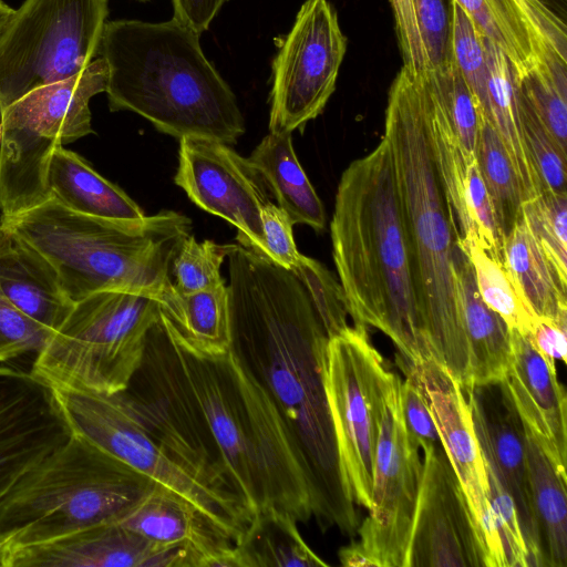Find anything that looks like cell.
Segmentation results:
<instances>
[{"label": "cell", "instance_id": "5b68a950", "mask_svg": "<svg viewBox=\"0 0 567 567\" xmlns=\"http://www.w3.org/2000/svg\"><path fill=\"white\" fill-rule=\"evenodd\" d=\"M199 35L174 19L107 21L99 56L107 70L110 110L134 112L178 140L236 144L245 133L244 116Z\"/></svg>", "mask_w": 567, "mask_h": 567}, {"label": "cell", "instance_id": "484cf974", "mask_svg": "<svg viewBox=\"0 0 567 567\" xmlns=\"http://www.w3.org/2000/svg\"><path fill=\"white\" fill-rule=\"evenodd\" d=\"M487 64V101L484 118L496 130L520 181L524 199L545 190L527 150L519 113L515 70L504 52L484 37Z\"/></svg>", "mask_w": 567, "mask_h": 567}, {"label": "cell", "instance_id": "7c38bea8", "mask_svg": "<svg viewBox=\"0 0 567 567\" xmlns=\"http://www.w3.org/2000/svg\"><path fill=\"white\" fill-rule=\"evenodd\" d=\"M394 377L367 327L349 326L329 337L324 390L339 462L355 504L367 509L384 400Z\"/></svg>", "mask_w": 567, "mask_h": 567}, {"label": "cell", "instance_id": "ee69618b", "mask_svg": "<svg viewBox=\"0 0 567 567\" xmlns=\"http://www.w3.org/2000/svg\"><path fill=\"white\" fill-rule=\"evenodd\" d=\"M50 334L20 312L0 289V363L29 352L38 353Z\"/></svg>", "mask_w": 567, "mask_h": 567}, {"label": "cell", "instance_id": "c3c4849f", "mask_svg": "<svg viewBox=\"0 0 567 567\" xmlns=\"http://www.w3.org/2000/svg\"><path fill=\"white\" fill-rule=\"evenodd\" d=\"M394 14L403 66L414 73L431 70L419 31L412 0H390Z\"/></svg>", "mask_w": 567, "mask_h": 567}, {"label": "cell", "instance_id": "3957f363", "mask_svg": "<svg viewBox=\"0 0 567 567\" xmlns=\"http://www.w3.org/2000/svg\"><path fill=\"white\" fill-rule=\"evenodd\" d=\"M426 104L424 73L402 66L389 91L383 137L393 159L429 348L466 389L471 365L456 275L460 234L432 156Z\"/></svg>", "mask_w": 567, "mask_h": 567}, {"label": "cell", "instance_id": "4fadbf2b", "mask_svg": "<svg viewBox=\"0 0 567 567\" xmlns=\"http://www.w3.org/2000/svg\"><path fill=\"white\" fill-rule=\"evenodd\" d=\"M272 60L269 132H303L336 90L347 50L337 13L328 0H306Z\"/></svg>", "mask_w": 567, "mask_h": 567}, {"label": "cell", "instance_id": "9a60e30c", "mask_svg": "<svg viewBox=\"0 0 567 567\" xmlns=\"http://www.w3.org/2000/svg\"><path fill=\"white\" fill-rule=\"evenodd\" d=\"M174 182L199 208L236 227L239 245L266 257L261 210L270 199L248 158L225 143L184 136Z\"/></svg>", "mask_w": 567, "mask_h": 567}, {"label": "cell", "instance_id": "e0dca14e", "mask_svg": "<svg viewBox=\"0 0 567 567\" xmlns=\"http://www.w3.org/2000/svg\"><path fill=\"white\" fill-rule=\"evenodd\" d=\"M408 363L423 389L442 446L483 539L487 567H504L502 546L488 499L484 456L466 395L460 383L433 359Z\"/></svg>", "mask_w": 567, "mask_h": 567}, {"label": "cell", "instance_id": "5bb4252c", "mask_svg": "<svg viewBox=\"0 0 567 567\" xmlns=\"http://www.w3.org/2000/svg\"><path fill=\"white\" fill-rule=\"evenodd\" d=\"M402 380L388 389L374 456L371 506L358 547L375 567H404L422 475L420 445L405 426Z\"/></svg>", "mask_w": 567, "mask_h": 567}, {"label": "cell", "instance_id": "b9f144b4", "mask_svg": "<svg viewBox=\"0 0 567 567\" xmlns=\"http://www.w3.org/2000/svg\"><path fill=\"white\" fill-rule=\"evenodd\" d=\"M292 272L307 288L329 337L350 326L340 284L323 265L303 255Z\"/></svg>", "mask_w": 567, "mask_h": 567}, {"label": "cell", "instance_id": "681fc988", "mask_svg": "<svg viewBox=\"0 0 567 567\" xmlns=\"http://www.w3.org/2000/svg\"><path fill=\"white\" fill-rule=\"evenodd\" d=\"M567 328L546 317H536L527 339L540 355L556 368V361L566 363Z\"/></svg>", "mask_w": 567, "mask_h": 567}, {"label": "cell", "instance_id": "52a82bcc", "mask_svg": "<svg viewBox=\"0 0 567 567\" xmlns=\"http://www.w3.org/2000/svg\"><path fill=\"white\" fill-rule=\"evenodd\" d=\"M156 485L72 433L0 498V540L13 550L117 523Z\"/></svg>", "mask_w": 567, "mask_h": 567}, {"label": "cell", "instance_id": "4316f807", "mask_svg": "<svg viewBox=\"0 0 567 567\" xmlns=\"http://www.w3.org/2000/svg\"><path fill=\"white\" fill-rule=\"evenodd\" d=\"M48 185L51 197L80 214L117 220H138L146 216L123 189L63 146L52 155Z\"/></svg>", "mask_w": 567, "mask_h": 567}, {"label": "cell", "instance_id": "d590c367", "mask_svg": "<svg viewBox=\"0 0 567 567\" xmlns=\"http://www.w3.org/2000/svg\"><path fill=\"white\" fill-rule=\"evenodd\" d=\"M485 38L512 63L516 79L538 64L532 44L499 0H456Z\"/></svg>", "mask_w": 567, "mask_h": 567}, {"label": "cell", "instance_id": "d4e9b609", "mask_svg": "<svg viewBox=\"0 0 567 567\" xmlns=\"http://www.w3.org/2000/svg\"><path fill=\"white\" fill-rule=\"evenodd\" d=\"M456 275L470 352L471 385L501 382L511 365V329L481 298L473 267L461 247Z\"/></svg>", "mask_w": 567, "mask_h": 567}, {"label": "cell", "instance_id": "f546056e", "mask_svg": "<svg viewBox=\"0 0 567 567\" xmlns=\"http://www.w3.org/2000/svg\"><path fill=\"white\" fill-rule=\"evenodd\" d=\"M297 520L267 508L255 513L234 542L238 567H327L305 542Z\"/></svg>", "mask_w": 567, "mask_h": 567}, {"label": "cell", "instance_id": "9c48e42d", "mask_svg": "<svg viewBox=\"0 0 567 567\" xmlns=\"http://www.w3.org/2000/svg\"><path fill=\"white\" fill-rule=\"evenodd\" d=\"M161 303L143 293L103 290L74 302L37 353L31 373L51 389L114 394L142 364Z\"/></svg>", "mask_w": 567, "mask_h": 567}, {"label": "cell", "instance_id": "ac0fdd59", "mask_svg": "<svg viewBox=\"0 0 567 567\" xmlns=\"http://www.w3.org/2000/svg\"><path fill=\"white\" fill-rule=\"evenodd\" d=\"M71 435L48 384L31 372L0 365V498Z\"/></svg>", "mask_w": 567, "mask_h": 567}, {"label": "cell", "instance_id": "6da1fadb", "mask_svg": "<svg viewBox=\"0 0 567 567\" xmlns=\"http://www.w3.org/2000/svg\"><path fill=\"white\" fill-rule=\"evenodd\" d=\"M231 350L268 393L305 460L322 530L352 535L355 502L343 478L324 390L329 336L301 280L239 244L227 245Z\"/></svg>", "mask_w": 567, "mask_h": 567}, {"label": "cell", "instance_id": "ab89813d", "mask_svg": "<svg viewBox=\"0 0 567 567\" xmlns=\"http://www.w3.org/2000/svg\"><path fill=\"white\" fill-rule=\"evenodd\" d=\"M526 33L538 62L555 56L567 62L565 22L543 0H499Z\"/></svg>", "mask_w": 567, "mask_h": 567}, {"label": "cell", "instance_id": "f1b7e54d", "mask_svg": "<svg viewBox=\"0 0 567 567\" xmlns=\"http://www.w3.org/2000/svg\"><path fill=\"white\" fill-rule=\"evenodd\" d=\"M525 429L532 504L537 524L542 567L567 566V475Z\"/></svg>", "mask_w": 567, "mask_h": 567}, {"label": "cell", "instance_id": "60d3db41", "mask_svg": "<svg viewBox=\"0 0 567 567\" xmlns=\"http://www.w3.org/2000/svg\"><path fill=\"white\" fill-rule=\"evenodd\" d=\"M519 113L525 143L545 189L567 194V153L561 151L519 89Z\"/></svg>", "mask_w": 567, "mask_h": 567}, {"label": "cell", "instance_id": "836d02e7", "mask_svg": "<svg viewBox=\"0 0 567 567\" xmlns=\"http://www.w3.org/2000/svg\"><path fill=\"white\" fill-rule=\"evenodd\" d=\"M424 74L466 157L476 162V145L484 116L450 49L445 60Z\"/></svg>", "mask_w": 567, "mask_h": 567}, {"label": "cell", "instance_id": "7402d4cb", "mask_svg": "<svg viewBox=\"0 0 567 567\" xmlns=\"http://www.w3.org/2000/svg\"><path fill=\"white\" fill-rule=\"evenodd\" d=\"M117 523L154 543L186 548L192 567H238L234 542L196 506L159 485Z\"/></svg>", "mask_w": 567, "mask_h": 567}, {"label": "cell", "instance_id": "4dcf8cb0", "mask_svg": "<svg viewBox=\"0 0 567 567\" xmlns=\"http://www.w3.org/2000/svg\"><path fill=\"white\" fill-rule=\"evenodd\" d=\"M162 311L194 352L219 357L231 348L227 285L190 293L175 292Z\"/></svg>", "mask_w": 567, "mask_h": 567}, {"label": "cell", "instance_id": "7a4b0ae2", "mask_svg": "<svg viewBox=\"0 0 567 567\" xmlns=\"http://www.w3.org/2000/svg\"><path fill=\"white\" fill-rule=\"evenodd\" d=\"M330 234L344 306L354 324L382 331L404 361L433 359L419 309L393 159L384 137L343 171Z\"/></svg>", "mask_w": 567, "mask_h": 567}, {"label": "cell", "instance_id": "d6986e66", "mask_svg": "<svg viewBox=\"0 0 567 567\" xmlns=\"http://www.w3.org/2000/svg\"><path fill=\"white\" fill-rule=\"evenodd\" d=\"M484 458L513 498L529 567H542L526 457L525 429L503 381L463 389Z\"/></svg>", "mask_w": 567, "mask_h": 567}, {"label": "cell", "instance_id": "603a6c76", "mask_svg": "<svg viewBox=\"0 0 567 567\" xmlns=\"http://www.w3.org/2000/svg\"><path fill=\"white\" fill-rule=\"evenodd\" d=\"M0 289L25 317L53 332L74 302L51 265L0 226Z\"/></svg>", "mask_w": 567, "mask_h": 567}, {"label": "cell", "instance_id": "f6af8a7d", "mask_svg": "<svg viewBox=\"0 0 567 567\" xmlns=\"http://www.w3.org/2000/svg\"><path fill=\"white\" fill-rule=\"evenodd\" d=\"M402 370L405 373V380L401 383V405L406 429L419 445L421 443L442 445L421 384L408 362L404 363Z\"/></svg>", "mask_w": 567, "mask_h": 567}, {"label": "cell", "instance_id": "db71d44e", "mask_svg": "<svg viewBox=\"0 0 567 567\" xmlns=\"http://www.w3.org/2000/svg\"><path fill=\"white\" fill-rule=\"evenodd\" d=\"M3 112H4V105H3L2 101L0 100V137H1L2 123H3Z\"/></svg>", "mask_w": 567, "mask_h": 567}, {"label": "cell", "instance_id": "7dc6e473", "mask_svg": "<svg viewBox=\"0 0 567 567\" xmlns=\"http://www.w3.org/2000/svg\"><path fill=\"white\" fill-rule=\"evenodd\" d=\"M266 243V258L276 265L292 270L302 257L293 240V224L287 214L272 202L261 210Z\"/></svg>", "mask_w": 567, "mask_h": 567}, {"label": "cell", "instance_id": "f907efd6", "mask_svg": "<svg viewBox=\"0 0 567 567\" xmlns=\"http://www.w3.org/2000/svg\"><path fill=\"white\" fill-rule=\"evenodd\" d=\"M228 0H172L173 19L200 34Z\"/></svg>", "mask_w": 567, "mask_h": 567}, {"label": "cell", "instance_id": "e575fe53", "mask_svg": "<svg viewBox=\"0 0 567 567\" xmlns=\"http://www.w3.org/2000/svg\"><path fill=\"white\" fill-rule=\"evenodd\" d=\"M567 62L548 58L517 80L518 89L558 146L567 153Z\"/></svg>", "mask_w": 567, "mask_h": 567}, {"label": "cell", "instance_id": "bcb514c9", "mask_svg": "<svg viewBox=\"0 0 567 567\" xmlns=\"http://www.w3.org/2000/svg\"><path fill=\"white\" fill-rule=\"evenodd\" d=\"M412 2L432 70L439 66L449 53L450 20L443 0H412Z\"/></svg>", "mask_w": 567, "mask_h": 567}, {"label": "cell", "instance_id": "ffe728a7", "mask_svg": "<svg viewBox=\"0 0 567 567\" xmlns=\"http://www.w3.org/2000/svg\"><path fill=\"white\" fill-rule=\"evenodd\" d=\"M11 567H192V555L184 547L161 545L109 523L18 547Z\"/></svg>", "mask_w": 567, "mask_h": 567}, {"label": "cell", "instance_id": "cb8c5ba5", "mask_svg": "<svg viewBox=\"0 0 567 567\" xmlns=\"http://www.w3.org/2000/svg\"><path fill=\"white\" fill-rule=\"evenodd\" d=\"M503 265L536 316L567 328V276L558 270L523 215L503 240Z\"/></svg>", "mask_w": 567, "mask_h": 567}, {"label": "cell", "instance_id": "8992f818", "mask_svg": "<svg viewBox=\"0 0 567 567\" xmlns=\"http://www.w3.org/2000/svg\"><path fill=\"white\" fill-rule=\"evenodd\" d=\"M0 226L39 252L73 301L103 290L147 295L165 306L175 295L171 265L192 220L162 210L138 220L73 212L50 197Z\"/></svg>", "mask_w": 567, "mask_h": 567}, {"label": "cell", "instance_id": "d6a6232c", "mask_svg": "<svg viewBox=\"0 0 567 567\" xmlns=\"http://www.w3.org/2000/svg\"><path fill=\"white\" fill-rule=\"evenodd\" d=\"M458 244L473 267L483 301L511 330L527 337L537 316L522 298L503 262L493 258L477 244H463L460 239Z\"/></svg>", "mask_w": 567, "mask_h": 567}, {"label": "cell", "instance_id": "f35d334b", "mask_svg": "<svg viewBox=\"0 0 567 567\" xmlns=\"http://www.w3.org/2000/svg\"><path fill=\"white\" fill-rule=\"evenodd\" d=\"M523 218L558 270L567 276V194L545 189L524 202Z\"/></svg>", "mask_w": 567, "mask_h": 567}, {"label": "cell", "instance_id": "44dd1931", "mask_svg": "<svg viewBox=\"0 0 567 567\" xmlns=\"http://www.w3.org/2000/svg\"><path fill=\"white\" fill-rule=\"evenodd\" d=\"M512 359L504 382L523 424L560 470L566 471L567 396L551 367L516 330H511Z\"/></svg>", "mask_w": 567, "mask_h": 567}, {"label": "cell", "instance_id": "74e56055", "mask_svg": "<svg viewBox=\"0 0 567 567\" xmlns=\"http://www.w3.org/2000/svg\"><path fill=\"white\" fill-rule=\"evenodd\" d=\"M227 257V245L213 240L197 241L187 236L178 248L172 265L171 278L178 293L209 290L226 285L220 267Z\"/></svg>", "mask_w": 567, "mask_h": 567}, {"label": "cell", "instance_id": "8d00e7d4", "mask_svg": "<svg viewBox=\"0 0 567 567\" xmlns=\"http://www.w3.org/2000/svg\"><path fill=\"white\" fill-rule=\"evenodd\" d=\"M449 44L450 51L484 116L487 101L484 35L456 0H450Z\"/></svg>", "mask_w": 567, "mask_h": 567}, {"label": "cell", "instance_id": "1f68e13d", "mask_svg": "<svg viewBox=\"0 0 567 567\" xmlns=\"http://www.w3.org/2000/svg\"><path fill=\"white\" fill-rule=\"evenodd\" d=\"M476 161L503 240L523 215L524 193L518 175L496 130L484 118Z\"/></svg>", "mask_w": 567, "mask_h": 567}, {"label": "cell", "instance_id": "8fae6325", "mask_svg": "<svg viewBox=\"0 0 567 567\" xmlns=\"http://www.w3.org/2000/svg\"><path fill=\"white\" fill-rule=\"evenodd\" d=\"M109 0H24L0 33V100L66 80L94 61Z\"/></svg>", "mask_w": 567, "mask_h": 567}, {"label": "cell", "instance_id": "7bdbcfd3", "mask_svg": "<svg viewBox=\"0 0 567 567\" xmlns=\"http://www.w3.org/2000/svg\"><path fill=\"white\" fill-rule=\"evenodd\" d=\"M488 499L502 546L504 567H529L515 503L492 465L484 458Z\"/></svg>", "mask_w": 567, "mask_h": 567}, {"label": "cell", "instance_id": "83f0119b", "mask_svg": "<svg viewBox=\"0 0 567 567\" xmlns=\"http://www.w3.org/2000/svg\"><path fill=\"white\" fill-rule=\"evenodd\" d=\"M293 225L316 231L326 227L322 202L302 169L292 146L291 133H270L248 157Z\"/></svg>", "mask_w": 567, "mask_h": 567}, {"label": "cell", "instance_id": "ba28073f", "mask_svg": "<svg viewBox=\"0 0 567 567\" xmlns=\"http://www.w3.org/2000/svg\"><path fill=\"white\" fill-rule=\"evenodd\" d=\"M52 391L72 433L187 499L233 542L238 538L251 517L241 499L197 473L150 408L124 390Z\"/></svg>", "mask_w": 567, "mask_h": 567}, {"label": "cell", "instance_id": "30bf717a", "mask_svg": "<svg viewBox=\"0 0 567 567\" xmlns=\"http://www.w3.org/2000/svg\"><path fill=\"white\" fill-rule=\"evenodd\" d=\"M107 70L96 58L78 74L37 87L4 107L0 137L1 216L23 213L51 197L54 151L91 133V99L105 92Z\"/></svg>", "mask_w": 567, "mask_h": 567}, {"label": "cell", "instance_id": "277c9868", "mask_svg": "<svg viewBox=\"0 0 567 567\" xmlns=\"http://www.w3.org/2000/svg\"><path fill=\"white\" fill-rule=\"evenodd\" d=\"M165 318L190 400L231 489L250 516L272 507L307 523L315 512L311 480L268 393L231 348L219 357L198 354Z\"/></svg>", "mask_w": 567, "mask_h": 567}, {"label": "cell", "instance_id": "2e32d148", "mask_svg": "<svg viewBox=\"0 0 567 567\" xmlns=\"http://www.w3.org/2000/svg\"><path fill=\"white\" fill-rule=\"evenodd\" d=\"M420 447L424 460L404 567H487L483 539L443 446Z\"/></svg>", "mask_w": 567, "mask_h": 567}, {"label": "cell", "instance_id": "f5cc1de1", "mask_svg": "<svg viewBox=\"0 0 567 567\" xmlns=\"http://www.w3.org/2000/svg\"><path fill=\"white\" fill-rule=\"evenodd\" d=\"M12 549L0 540V567H11Z\"/></svg>", "mask_w": 567, "mask_h": 567}, {"label": "cell", "instance_id": "11a10c76", "mask_svg": "<svg viewBox=\"0 0 567 567\" xmlns=\"http://www.w3.org/2000/svg\"><path fill=\"white\" fill-rule=\"evenodd\" d=\"M138 1H147V0H138Z\"/></svg>", "mask_w": 567, "mask_h": 567}, {"label": "cell", "instance_id": "816d5d0a", "mask_svg": "<svg viewBox=\"0 0 567 567\" xmlns=\"http://www.w3.org/2000/svg\"><path fill=\"white\" fill-rule=\"evenodd\" d=\"M14 12V8L9 6L4 0H0V33Z\"/></svg>", "mask_w": 567, "mask_h": 567}]
</instances>
